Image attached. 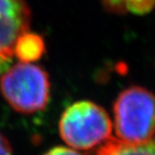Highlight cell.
Listing matches in <instances>:
<instances>
[{
    "mask_svg": "<svg viewBox=\"0 0 155 155\" xmlns=\"http://www.w3.org/2000/svg\"><path fill=\"white\" fill-rule=\"evenodd\" d=\"M61 139L75 149H92L109 140L112 121L101 106L91 101H79L64 110L58 124Z\"/></svg>",
    "mask_w": 155,
    "mask_h": 155,
    "instance_id": "cell-2",
    "label": "cell"
},
{
    "mask_svg": "<svg viewBox=\"0 0 155 155\" xmlns=\"http://www.w3.org/2000/svg\"><path fill=\"white\" fill-rule=\"evenodd\" d=\"M0 91L14 110L30 114L46 107L51 84L48 73L40 67L30 63H18L3 73Z\"/></svg>",
    "mask_w": 155,
    "mask_h": 155,
    "instance_id": "cell-3",
    "label": "cell"
},
{
    "mask_svg": "<svg viewBox=\"0 0 155 155\" xmlns=\"http://www.w3.org/2000/svg\"><path fill=\"white\" fill-rule=\"evenodd\" d=\"M30 18L25 0H0V74L10 67L15 42L28 31Z\"/></svg>",
    "mask_w": 155,
    "mask_h": 155,
    "instance_id": "cell-4",
    "label": "cell"
},
{
    "mask_svg": "<svg viewBox=\"0 0 155 155\" xmlns=\"http://www.w3.org/2000/svg\"><path fill=\"white\" fill-rule=\"evenodd\" d=\"M45 51V41L41 36L26 31L17 38L13 54L21 63H31L39 60Z\"/></svg>",
    "mask_w": 155,
    "mask_h": 155,
    "instance_id": "cell-6",
    "label": "cell"
},
{
    "mask_svg": "<svg viewBox=\"0 0 155 155\" xmlns=\"http://www.w3.org/2000/svg\"><path fill=\"white\" fill-rule=\"evenodd\" d=\"M103 5L107 11L113 13L145 14L154 8L155 0H103Z\"/></svg>",
    "mask_w": 155,
    "mask_h": 155,
    "instance_id": "cell-7",
    "label": "cell"
},
{
    "mask_svg": "<svg viewBox=\"0 0 155 155\" xmlns=\"http://www.w3.org/2000/svg\"><path fill=\"white\" fill-rule=\"evenodd\" d=\"M95 155H155V139L142 143H127L119 139H109Z\"/></svg>",
    "mask_w": 155,
    "mask_h": 155,
    "instance_id": "cell-5",
    "label": "cell"
},
{
    "mask_svg": "<svg viewBox=\"0 0 155 155\" xmlns=\"http://www.w3.org/2000/svg\"><path fill=\"white\" fill-rule=\"evenodd\" d=\"M114 122L119 140L142 143L155 135V95L132 86L119 94L114 103Z\"/></svg>",
    "mask_w": 155,
    "mask_h": 155,
    "instance_id": "cell-1",
    "label": "cell"
},
{
    "mask_svg": "<svg viewBox=\"0 0 155 155\" xmlns=\"http://www.w3.org/2000/svg\"><path fill=\"white\" fill-rule=\"evenodd\" d=\"M43 155H83V154L79 153L78 151H76L75 149H72V148L57 146L49 149L48 151H46Z\"/></svg>",
    "mask_w": 155,
    "mask_h": 155,
    "instance_id": "cell-8",
    "label": "cell"
},
{
    "mask_svg": "<svg viewBox=\"0 0 155 155\" xmlns=\"http://www.w3.org/2000/svg\"><path fill=\"white\" fill-rule=\"evenodd\" d=\"M0 155H12L10 143L1 133H0Z\"/></svg>",
    "mask_w": 155,
    "mask_h": 155,
    "instance_id": "cell-9",
    "label": "cell"
}]
</instances>
